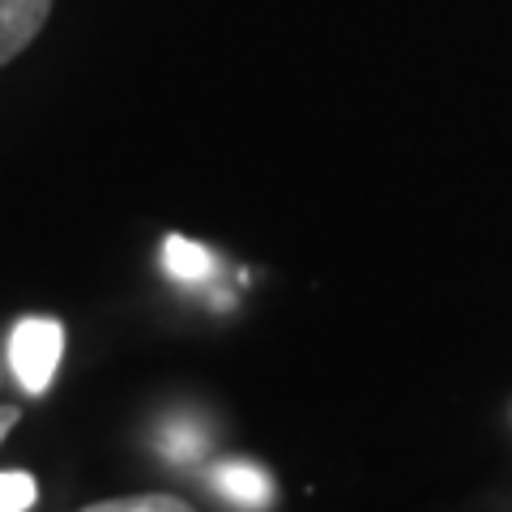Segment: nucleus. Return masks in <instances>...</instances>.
<instances>
[{
  "mask_svg": "<svg viewBox=\"0 0 512 512\" xmlns=\"http://www.w3.org/2000/svg\"><path fill=\"white\" fill-rule=\"evenodd\" d=\"M214 487L222 495H231L235 504L244 508H265L274 500V483H269V474L261 466H252V461H227V466L214 470Z\"/></svg>",
  "mask_w": 512,
  "mask_h": 512,
  "instance_id": "7ed1b4c3",
  "label": "nucleus"
},
{
  "mask_svg": "<svg viewBox=\"0 0 512 512\" xmlns=\"http://www.w3.org/2000/svg\"><path fill=\"white\" fill-rule=\"evenodd\" d=\"M90 512H188V504L175 500V495H137V500H107V504H94Z\"/></svg>",
  "mask_w": 512,
  "mask_h": 512,
  "instance_id": "423d86ee",
  "label": "nucleus"
},
{
  "mask_svg": "<svg viewBox=\"0 0 512 512\" xmlns=\"http://www.w3.org/2000/svg\"><path fill=\"white\" fill-rule=\"evenodd\" d=\"M64 355V329L52 316H26L9 333V367L26 393H43L52 384Z\"/></svg>",
  "mask_w": 512,
  "mask_h": 512,
  "instance_id": "f257e3e1",
  "label": "nucleus"
},
{
  "mask_svg": "<svg viewBox=\"0 0 512 512\" xmlns=\"http://www.w3.org/2000/svg\"><path fill=\"white\" fill-rule=\"evenodd\" d=\"M163 269L184 282V286H197V282H210L214 278V256L205 244H197V239H184V235H167L163 244Z\"/></svg>",
  "mask_w": 512,
  "mask_h": 512,
  "instance_id": "20e7f679",
  "label": "nucleus"
},
{
  "mask_svg": "<svg viewBox=\"0 0 512 512\" xmlns=\"http://www.w3.org/2000/svg\"><path fill=\"white\" fill-rule=\"evenodd\" d=\"M163 453H167L171 461H192V457L201 453V431H192V427H167Z\"/></svg>",
  "mask_w": 512,
  "mask_h": 512,
  "instance_id": "0eeeda50",
  "label": "nucleus"
},
{
  "mask_svg": "<svg viewBox=\"0 0 512 512\" xmlns=\"http://www.w3.org/2000/svg\"><path fill=\"white\" fill-rule=\"evenodd\" d=\"M52 0H0V64L26 52L47 26Z\"/></svg>",
  "mask_w": 512,
  "mask_h": 512,
  "instance_id": "f03ea898",
  "label": "nucleus"
},
{
  "mask_svg": "<svg viewBox=\"0 0 512 512\" xmlns=\"http://www.w3.org/2000/svg\"><path fill=\"white\" fill-rule=\"evenodd\" d=\"M35 478L22 474V470H5L0 474V512H22V508H35Z\"/></svg>",
  "mask_w": 512,
  "mask_h": 512,
  "instance_id": "39448f33",
  "label": "nucleus"
},
{
  "mask_svg": "<svg viewBox=\"0 0 512 512\" xmlns=\"http://www.w3.org/2000/svg\"><path fill=\"white\" fill-rule=\"evenodd\" d=\"M18 419H22V410H18V406H0V440H5L9 431L18 427Z\"/></svg>",
  "mask_w": 512,
  "mask_h": 512,
  "instance_id": "6e6552de",
  "label": "nucleus"
}]
</instances>
